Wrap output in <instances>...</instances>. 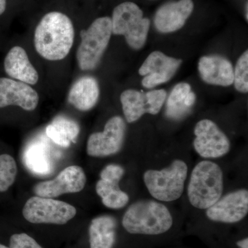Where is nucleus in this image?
I'll list each match as a JSON object with an SVG mask.
<instances>
[{
  "mask_svg": "<svg viewBox=\"0 0 248 248\" xmlns=\"http://www.w3.org/2000/svg\"><path fill=\"white\" fill-rule=\"evenodd\" d=\"M11 248H43L33 238L26 233L15 234L10 239Z\"/></svg>",
  "mask_w": 248,
  "mask_h": 248,
  "instance_id": "a878e982",
  "label": "nucleus"
},
{
  "mask_svg": "<svg viewBox=\"0 0 248 248\" xmlns=\"http://www.w3.org/2000/svg\"><path fill=\"white\" fill-rule=\"evenodd\" d=\"M167 97L164 90H155L150 92L129 89L121 94L120 100L125 120L133 123L144 114L156 115L161 110Z\"/></svg>",
  "mask_w": 248,
  "mask_h": 248,
  "instance_id": "6e6552de",
  "label": "nucleus"
},
{
  "mask_svg": "<svg viewBox=\"0 0 248 248\" xmlns=\"http://www.w3.org/2000/svg\"><path fill=\"white\" fill-rule=\"evenodd\" d=\"M182 60L170 58L159 51L150 54L140 68V76H144L141 84L143 87L152 89L169 81L175 74Z\"/></svg>",
  "mask_w": 248,
  "mask_h": 248,
  "instance_id": "f8f14e48",
  "label": "nucleus"
},
{
  "mask_svg": "<svg viewBox=\"0 0 248 248\" xmlns=\"http://www.w3.org/2000/svg\"><path fill=\"white\" fill-rule=\"evenodd\" d=\"M201 78L208 84L228 86L234 82V69L231 62L219 55L204 56L199 62Z\"/></svg>",
  "mask_w": 248,
  "mask_h": 248,
  "instance_id": "dca6fc26",
  "label": "nucleus"
},
{
  "mask_svg": "<svg viewBox=\"0 0 248 248\" xmlns=\"http://www.w3.org/2000/svg\"><path fill=\"white\" fill-rule=\"evenodd\" d=\"M96 192L102 199L103 204L110 209L124 208L129 202V197L121 190L119 184L105 182L102 179L96 184Z\"/></svg>",
  "mask_w": 248,
  "mask_h": 248,
  "instance_id": "5701e85b",
  "label": "nucleus"
},
{
  "mask_svg": "<svg viewBox=\"0 0 248 248\" xmlns=\"http://www.w3.org/2000/svg\"><path fill=\"white\" fill-rule=\"evenodd\" d=\"M196 95L190 84L180 83L174 86L166 103V115L172 120H181L189 115L195 105Z\"/></svg>",
  "mask_w": 248,
  "mask_h": 248,
  "instance_id": "6ab92c4d",
  "label": "nucleus"
},
{
  "mask_svg": "<svg viewBox=\"0 0 248 248\" xmlns=\"http://www.w3.org/2000/svg\"><path fill=\"white\" fill-rule=\"evenodd\" d=\"M117 221L103 215L93 218L89 226L90 248H112L116 239Z\"/></svg>",
  "mask_w": 248,
  "mask_h": 248,
  "instance_id": "aec40b11",
  "label": "nucleus"
},
{
  "mask_svg": "<svg viewBox=\"0 0 248 248\" xmlns=\"http://www.w3.org/2000/svg\"><path fill=\"white\" fill-rule=\"evenodd\" d=\"M86 176L82 168L71 166L63 169L55 179L36 184V196L55 198L65 194L77 193L84 188Z\"/></svg>",
  "mask_w": 248,
  "mask_h": 248,
  "instance_id": "9b49d317",
  "label": "nucleus"
},
{
  "mask_svg": "<svg viewBox=\"0 0 248 248\" xmlns=\"http://www.w3.org/2000/svg\"><path fill=\"white\" fill-rule=\"evenodd\" d=\"M79 126L75 121L58 117L46 128L47 136L59 146L68 148L76 141L79 134Z\"/></svg>",
  "mask_w": 248,
  "mask_h": 248,
  "instance_id": "412c9836",
  "label": "nucleus"
},
{
  "mask_svg": "<svg viewBox=\"0 0 248 248\" xmlns=\"http://www.w3.org/2000/svg\"><path fill=\"white\" fill-rule=\"evenodd\" d=\"M6 7V0H0V16L4 14Z\"/></svg>",
  "mask_w": 248,
  "mask_h": 248,
  "instance_id": "c85d7f7f",
  "label": "nucleus"
},
{
  "mask_svg": "<svg viewBox=\"0 0 248 248\" xmlns=\"http://www.w3.org/2000/svg\"><path fill=\"white\" fill-rule=\"evenodd\" d=\"M39 101L38 93L31 85L10 78H0V108L16 106L24 110H35Z\"/></svg>",
  "mask_w": 248,
  "mask_h": 248,
  "instance_id": "4468645a",
  "label": "nucleus"
},
{
  "mask_svg": "<svg viewBox=\"0 0 248 248\" xmlns=\"http://www.w3.org/2000/svg\"><path fill=\"white\" fill-rule=\"evenodd\" d=\"M194 147L196 152L205 159L224 156L231 149L228 137L213 121L203 120L195 125Z\"/></svg>",
  "mask_w": 248,
  "mask_h": 248,
  "instance_id": "9d476101",
  "label": "nucleus"
},
{
  "mask_svg": "<svg viewBox=\"0 0 248 248\" xmlns=\"http://www.w3.org/2000/svg\"><path fill=\"white\" fill-rule=\"evenodd\" d=\"M235 89L239 92L248 91V51L246 50L240 57L234 71Z\"/></svg>",
  "mask_w": 248,
  "mask_h": 248,
  "instance_id": "393cba45",
  "label": "nucleus"
},
{
  "mask_svg": "<svg viewBox=\"0 0 248 248\" xmlns=\"http://www.w3.org/2000/svg\"><path fill=\"white\" fill-rule=\"evenodd\" d=\"M237 246H239L240 248H248V238L241 240V241H238Z\"/></svg>",
  "mask_w": 248,
  "mask_h": 248,
  "instance_id": "cd10ccee",
  "label": "nucleus"
},
{
  "mask_svg": "<svg viewBox=\"0 0 248 248\" xmlns=\"http://www.w3.org/2000/svg\"><path fill=\"white\" fill-rule=\"evenodd\" d=\"M111 22L112 34L124 35L132 48L139 50L146 44L151 21L143 17L141 9L135 3L124 2L116 6Z\"/></svg>",
  "mask_w": 248,
  "mask_h": 248,
  "instance_id": "423d86ee",
  "label": "nucleus"
},
{
  "mask_svg": "<svg viewBox=\"0 0 248 248\" xmlns=\"http://www.w3.org/2000/svg\"><path fill=\"white\" fill-rule=\"evenodd\" d=\"M194 9L192 0H179L166 3L156 11L155 25L159 32L167 33L184 27Z\"/></svg>",
  "mask_w": 248,
  "mask_h": 248,
  "instance_id": "2eb2a0df",
  "label": "nucleus"
},
{
  "mask_svg": "<svg viewBox=\"0 0 248 248\" xmlns=\"http://www.w3.org/2000/svg\"><path fill=\"white\" fill-rule=\"evenodd\" d=\"M112 34V22L108 17L97 18L89 29L81 31V43L76 53L79 69L86 71L97 68Z\"/></svg>",
  "mask_w": 248,
  "mask_h": 248,
  "instance_id": "20e7f679",
  "label": "nucleus"
},
{
  "mask_svg": "<svg viewBox=\"0 0 248 248\" xmlns=\"http://www.w3.org/2000/svg\"><path fill=\"white\" fill-rule=\"evenodd\" d=\"M4 70L12 79L29 85H35L39 81V74L30 60L25 49L13 47L4 60Z\"/></svg>",
  "mask_w": 248,
  "mask_h": 248,
  "instance_id": "f3484780",
  "label": "nucleus"
},
{
  "mask_svg": "<svg viewBox=\"0 0 248 248\" xmlns=\"http://www.w3.org/2000/svg\"><path fill=\"white\" fill-rule=\"evenodd\" d=\"M0 248H11L7 247V246H4V245L0 244Z\"/></svg>",
  "mask_w": 248,
  "mask_h": 248,
  "instance_id": "c756f323",
  "label": "nucleus"
},
{
  "mask_svg": "<svg viewBox=\"0 0 248 248\" xmlns=\"http://www.w3.org/2000/svg\"><path fill=\"white\" fill-rule=\"evenodd\" d=\"M187 166L182 160H175L161 170H149L143 180L150 194L161 202H173L180 198L184 190Z\"/></svg>",
  "mask_w": 248,
  "mask_h": 248,
  "instance_id": "39448f33",
  "label": "nucleus"
},
{
  "mask_svg": "<svg viewBox=\"0 0 248 248\" xmlns=\"http://www.w3.org/2000/svg\"><path fill=\"white\" fill-rule=\"evenodd\" d=\"M17 174V164L11 155H0V192L9 190L14 184Z\"/></svg>",
  "mask_w": 248,
  "mask_h": 248,
  "instance_id": "b1692460",
  "label": "nucleus"
},
{
  "mask_svg": "<svg viewBox=\"0 0 248 248\" xmlns=\"http://www.w3.org/2000/svg\"><path fill=\"white\" fill-rule=\"evenodd\" d=\"M125 123L120 116L108 121L104 131L91 134L87 141L86 151L93 157H105L118 153L123 146Z\"/></svg>",
  "mask_w": 248,
  "mask_h": 248,
  "instance_id": "1a4fd4ad",
  "label": "nucleus"
},
{
  "mask_svg": "<svg viewBox=\"0 0 248 248\" xmlns=\"http://www.w3.org/2000/svg\"><path fill=\"white\" fill-rule=\"evenodd\" d=\"M22 214L27 221L34 224L64 225L76 217L77 210L62 201L34 196L26 202Z\"/></svg>",
  "mask_w": 248,
  "mask_h": 248,
  "instance_id": "0eeeda50",
  "label": "nucleus"
},
{
  "mask_svg": "<svg viewBox=\"0 0 248 248\" xmlns=\"http://www.w3.org/2000/svg\"><path fill=\"white\" fill-rule=\"evenodd\" d=\"M75 29L64 14L53 11L46 14L34 33V46L42 58L60 61L68 56L74 44Z\"/></svg>",
  "mask_w": 248,
  "mask_h": 248,
  "instance_id": "f257e3e1",
  "label": "nucleus"
},
{
  "mask_svg": "<svg viewBox=\"0 0 248 248\" xmlns=\"http://www.w3.org/2000/svg\"><path fill=\"white\" fill-rule=\"evenodd\" d=\"M248 213V190L241 189L221 197L207 209L206 215L213 221L234 223L241 221Z\"/></svg>",
  "mask_w": 248,
  "mask_h": 248,
  "instance_id": "ddd939ff",
  "label": "nucleus"
},
{
  "mask_svg": "<svg viewBox=\"0 0 248 248\" xmlns=\"http://www.w3.org/2000/svg\"><path fill=\"white\" fill-rule=\"evenodd\" d=\"M99 84L93 77L79 78L70 89L68 102L77 110L89 111L97 104L99 97Z\"/></svg>",
  "mask_w": 248,
  "mask_h": 248,
  "instance_id": "a211bd4d",
  "label": "nucleus"
},
{
  "mask_svg": "<svg viewBox=\"0 0 248 248\" xmlns=\"http://www.w3.org/2000/svg\"><path fill=\"white\" fill-rule=\"evenodd\" d=\"M172 223L169 208L153 200L139 201L132 204L122 219L124 229L134 234H163L170 229Z\"/></svg>",
  "mask_w": 248,
  "mask_h": 248,
  "instance_id": "f03ea898",
  "label": "nucleus"
},
{
  "mask_svg": "<svg viewBox=\"0 0 248 248\" xmlns=\"http://www.w3.org/2000/svg\"><path fill=\"white\" fill-rule=\"evenodd\" d=\"M24 162L28 169L35 174L45 175L51 171V162L47 149L40 143L29 146L24 153Z\"/></svg>",
  "mask_w": 248,
  "mask_h": 248,
  "instance_id": "4be33fe9",
  "label": "nucleus"
},
{
  "mask_svg": "<svg viewBox=\"0 0 248 248\" xmlns=\"http://www.w3.org/2000/svg\"><path fill=\"white\" fill-rule=\"evenodd\" d=\"M124 174V170L122 166L110 164L106 166L100 173V179L105 182L119 184Z\"/></svg>",
  "mask_w": 248,
  "mask_h": 248,
  "instance_id": "bb28decb",
  "label": "nucleus"
},
{
  "mask_svg": "<svg viewBox=\"0 0 248 248\" xmlns=\"http://www.w3.org/2000/svg\"><path fill=\"white\" fill-rule=\"evenodd\" d=\"M223 190V175L216 163L202 161L191 174L187 196L196 208L207 210L219 200Z\"/></svg>",
  "mask_w": 248,
  "mask_h": 248,
  "instance_id": "7ed1b4c3",
  "label": "nucleus"
}]
</instances>
